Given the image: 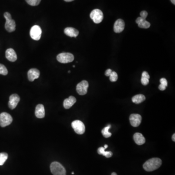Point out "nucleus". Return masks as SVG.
I'll list each match as a JSON object with an SVG mask.
<instances>
[{
	"instance_id": "obj_1",
	"label": "nucleus",
	"mask_w": 175,
	"mask_h": 175,
	"mask_svg": "<svg viewBox=\"0 0 175 175\" xmlns=\"http://www.w3.org/2000/svg\"><path fill=\"white\" fill-rule=\"evenodd\" d=\"M162 164V161L160 158H154L148 160L143 164V168L146 171L151 172L159 168Z\"/></svg>"
},
{
	"instance_id": "obj_2",
	"label": "nucleus",
	"mask_w": 175,
	"mask_h": 175,
	"mask_svg": "<svg viewBox=\"0 0 175 175\" xmlns=\"http://www.w3.org/2000/svg\"><path fill=\"white\" fill-rule=\"evenodd\" d=\"M50 170L54 175H66V171L62 164L58 162H53L51 164Z\"/></svg>"
},
{
	"instance_id": "obj_3",
	"label": "nucleus",
	"mask_w": 175,
	"mask_h": 175,
	"mask_svg": "<svg viewBox=\"0 0 175 175\" xmlns=\"http://www.w3.org/2000/svg\"><path fill=\"white\" fill-rule=\"evenodd\" d=\"M3 16L6 20L5 28L8 32H14L16 29V23L14 20L12 19L11 14L8 12H5Z\"/></svg>"
},
{
	"instance_id": "obj_4",
	"label": "nucleus",
	"mask_w": 175,
	"mask_h": 175,
	"mask_svg": "<svg viewBox=\"0 0 175 175\" xmlns=\"http://www.w3.org/2000/svg\"><path fill=\"white\" fill-rule=\"evenodd\" d=\"M74 58L73 55L70 52H62L57 57L58 61L62 63L71 62L74 60Z\"/></svg>"
},
{
	"instance_id": "obj_5",
	"label": "nucleus",
	"mask_w": 175,
	"mask_h": 175,
	"mask_svg": "<svg viewBox=\"0 0 175 175\" xmlns=\"http://www.w3.org/2000/svg\"><path fill=\"white\" fill-rule=\"evenodd\" d=\"M90 17L94 23H99L103 21L104 16L101 10L98 9H95L91 12Z\"/></svg>"
},
{
	"instance_id": "obj_6",
	"label": "nucleus",
	"mask_w": 175,
	"mask_h": 175,
	"mask_svg": "<svg viewBox=\"0 0 175 175\" xmlns=\"http://www.w3.org/2000/svg\"><path fill=\"white\" fill-rule=\"evenodd\" d=\"M72 127L74 129L75 132L78 134H83L85 131V127L84 124L80 120L73 121L72 122Z\"/></svg>"
},
{
	"instance_id": "obj_7",
	"label": "nucleus",
	"mask_w": 175,
	"mask_h": 175,
	"mask_svg": "<svg viewBox=\"0 0 175 175\" xmlns=\"http://www.w3.org/2000/svg\"><path fill=\"white\" fill-rule=\"evenodd\" d=\"M13 121L12 116L7 112H2L0 114V126L6 127L11 124Z\"/></svg>"
},
{
	"instance_id": "obj_8",
	"label": "nucleus",
	"mask_w": 175,
	"mask_h": 175,
	"mask_svg": "<svg viewBox=\"0 0 175 175\" xmlns=\"http://www.w3.org/2000/svg\"><path fill=\"white\" fill-rule=\"evenodd\" d=\"M42 30L38 25H34L31 28L30 31V35L32 39L35 41H38L42 36Z\"/></svg>"
},
{
	"instance_id": "obj_9",
	"label": "nucleus",
	"mask_w": 175,
	"mask_h": 175,
	"mask_svg": "<svg viewBox=\"0 0 175 175\" xmlns=\"http://www.w3.org/2000/svg\"><path fill=\"white\" fill-rule=\"evenodd\" d=\"M88 87H89V83L88 81L86 80H83L77 85V92L79 95H85L87 93Z\"/></svg>"
},
{
	"instance_id": "obj_10",
	"label": "nucleus",
	"mask_w": 175,
	"mask_h": 175,
	"mask_svg": "<svg viewBox=\"0 0 175 175\" xmlns=\"http://www.w3.org/2000/svg\"><path fill=\"white\" fill-rule=\"evenodd\" d=\"M142 116L138 114H132L129 117V121L131 126L134 127H138L141 123Z\"/></svg>"
},
{
	"instance_id": "obj_11",
	"label": "nucleus",
	"mask_w": 175,
	"mask_h": 175,
	"mask_svg": "<svg viewBox=\"0 0 175 175\" xmlns=\"http://www.w3.org/2000/svg\"><path fill=\"white\" fill-rule=\"evenodd\" d=\"M20 96L17 94H13L10 95L8 102L9 108L11 109H14L20 102Z\"/></svg>"
},
{
	"instance_id": "obj_12",
	"label": "nucleus",
	"mask_w": 175,
	"mask_h": 175,
	"mask_svg": "<svg viewBox=\"0 0 175 175\" xmlns=\"http://www.w3.org/2000/svg\"><path fill=\"white\" fill-rule=\"evenodd\" d=\"M125 22L122 19H118L114 24V31L116 33L122 32L125 29Z\"/></svg>"
},
{
	"instance_id": "obj_13",
	"label": "nucleus",
	"mask_w": 175,
	"mask_h": 175,
	"mask_svg": "<svg viewBox=\"0 0 175 175\" xmlns=\"http://www.w3.org/2000/svg\"><path fill=\"white\" fill-rule=\"evenodd\" d=\"M28 78L30 81H34L36 79L38 78L40 76V72L37 69L33 68L29 70L28 73Z\"/></svg>"
},
{
	"instance_id": "obj_14",
	"label": "nucleus",
	"mask_w": 175,
	"mask_h": 175,
	"mask_svg": "<svg viewBox=\"0 0 175 175\" xmlns=\"http://www.w3.org/2000/svg\"><path fill=\"white\" fill-rule=\"evenodd\" d=\"M6 58L11 62H15L17 59V56L14 50L9 48L6 52Z\"/></svg>"
},
{
	"instance_id": "obj_15",
	"label": "nucleus",
	"mask_w": 175,
	"mask_h": 175,
	"mask_svg": "<svg viewBox=\"0 0 175 175\" xmlns=\"http://www.w3.org/2000/svg\"><path fill=\"white\" fill-rule=\"evenodd\" d=\"M35 115L37 118H43L45 116V109L43 105L38 104L35 109Z\"/></svg>"
},
{
	"instance_id": "obj_16",
	"label": "nucleus",
	"mask_w": 175,
	"mask_h": 175,
	"mask_svg": "<svg viewBox=\"0 0 175 175\" xmlns=\"http://www.w3.org/2000/svg\"><path fill=\"white\" fill-rule=\"evenodd\" d=\"M77 102L74 96H70L68 98L65 99L63 102V106L65 109H69Z\"/></svg>"
},
{
	"instance_id": "obj_17",
	"label": "nucleus",
	"mask_w": 175,
	"mask_h": 175,
	"mask_svg": "<svg viewBox=\"0 0 175 175\" xmlns=\"http://www.w3.org/2000/svg\"><path fill=\"white\" fill-rule=\"evenodd\" d=\"M65 34L70 37L76 38L79 35V31L72 28H66L64 31Z\"/></svg>"
},
{
	"instance_id": "obj_18",
	"label": "nucleus",
	"mask_w": 175,
	"mask_h": 175,
	"mask_svg": "<svg viewBox=\"0 0 175 175\" xmlns=\"http://www.w3.org/2000/svg\"><path fill=\"white\" fill-rule=\"evenodd\" d=\"M133 139L135 142L138 145H142L146 142V139L143 137L142 134L140 133H136L133 136Z\"/></svg>"
},
{
	"instance_id": "obj_19",
	"label": "nucleus",
	"mask_w": 175,
	"mask_h": 175,
	"mask_svg": "<svg viewBox=\"0 0 175 175\" xmlns=\"http://www.w3.org/2000/svg\"><path fill=\"white\" fill-rule=\"evenodd\" d=\"M145 100H146V97L143 94H141L135 95L132 98V102L137 104L143 102Z\"/></svg>"
},
{
	"instance_id": "obj_20",
	"label": "nucleus",
	"mask_w": 175,
	"mask_h": 175,
	"mask_svg": "<svg viewBox=\"0 0 175 175\" xmlns=\"http://www.w3.org/2000/svg\"><path fill=\"white\" fill-rule=\"evenodd\" d=\"M105 148L103 147H100L98 149V152L99 155H103L106 158H110L112 156V153L111 151H105Z\"/></svg>"
},
{
	"instance_id": "obj_21",
	"label": "nucleus",
	"mask_w": 175,
	"mask_h": 175,
	"mask_svg": "<svg viewBox=\"0 0 175 175\" xmlns=\"http://www.w3.org/2000/svg\"><path fill=\"white\" fill-rule=\"evenodd\" d=\"M111 126L110 125H108L107 127H105L102 130V134L105 138H109L112 136V133L109 132L108 131L109 128H111Z\"/></svg>"
},
{
	"instance_id": "obj_22",
	"label": "nucleus",
	"mask_w": 175,
	"mask_h": 175,
	"mask_svg": "<svg viewBox=\"0 0 175 175\" xmlns=\"http://www.w3.org/2000/svg\"><path fill=\"white\" fill-rule=\"evenodd\" d=\"M138 24L139 28H150V23L146 20H143Z\"/></svg>"
},
{
	"instance_id": "obj_23",
	"label": "nucleus",
	"mask_w": 175,
	"mask_h": 175,
	"mask_svg": "<svg viewBox=\"0 0 175 175\" xmlns=\"http://www.w3.org/2000/svg\"><path fill=\"white\" fill-rule=\"evenodd\" d=\"M8 158V154L7 153H0V165H2L6 162Z\"/></svg>"
},
{
	"instance_id": "obj_24",
	"label": "nucleus",
	"mask_w": 175,
	"mask_h": 175,
	"mask_svg": "<svg viewBox=\"0 0 175 175\" xmlns=\"http://www.w3.org/2000/svg\"><path fill=\"white\" fill-rule=\"evenodd\" d=\"M118 79V75L115 72H112L109 76V80L111 82H116Z\"/></svg>"
},
{
	"instance_id": "obj_25",
	"label": "nucleus",
	"mask_w": 175,
	"mask_h": 175,
	"mask_svg": "<svg viewBox=\"0 0 175 175\" xmlns=\"http://www.w3.org/2000/svg\"><path fill=\"white\" fill-rule=\"evenodd\" d=\"M28 4L31 6H37L41 2V0H25Z\"/></svg>"
},
{
	"instance_id": "obj_26",
	"label": "nucleus",
	"mask_w": 175,
	"mask_h": 175,
	"mask_svg": "<svg viewBox=\"0 0 175 175\" xmlns=\"http://www.w3.org/2000/svg\"><path fill=\"white\" fill-rule=\"evenodd\" d=\"M8 73V69L5 66L0 64V74H2L3 76H6Z\"/></svg>"
},
{
	"instance_id": "obj_27",
	"label": "nucleus",
	"mask_w": 175,
	"mask_h": 175,
	"mask_svg": "<svg viewBox=\"0 0 175 175\" xmlns=\"http://www.w3.org/2000/svg\"><path fill=\"white\" fill-rule=\"evenodd\" d=\"M149 82V81L148 79L142 77L141 83L143 85H147L148 84Z\"/></svg>"
},
{
	"instance_id": "obj_28",
	"label": "nucleus",
	"mask_w": 175,
	"mask_h": 175,
	"mask_svg": "<svg viewBox=\"0 0 175 175\" xmlns=\"http://www.w3.org/2000/svg\"><path fill=\"white\" fill-rule=\"evenodd\" d=\"M160 83H161V84L164 86L166 87L168 86V81H167L166 79L164 78H162L160 79Z\"/></svg>"
},
{
	"instance_id": "obj_29",
	"label": "nucleus",
	"mask_w": 175,
	"mask_h": 175,
	"mask_svg": "<svg viewBox=\"0 0 175 175\" xmlns=\"http://www.w3.org/2000/svg\"><path fill=\"white\" fill-rule=\"evenodd\" d=\"M148 15V12L146 11H142L140 13L141 17L142 18V19H146Z\"/></svg>"
},
{
	"instance_id": "obj_30",
	"label": "nucleus",
	"mask_w": 175,
	"mask_h": 175,
	"mask_svg": "<svg viewBox=\"0 0 175 175\" xmlns=\"http://www.w3.org/2000/svg\"><path fill=\"white\" fill-rule=\"evenodd\" d=\"M142 78H147L148 79H149V78H150V76L149 75L148 73L146 71H144L142 72Z\"/></svg>"
},
{
	"instance_id": "obj_31",
	"label": "nucleus",
	"mask_w": 175,
	"mask_h": 175,
	"mask_svg": "<svg viewBox=\"0 0 175 175\" xmlns=\"http://www.w3.org/2000/svg\"><path fill=\"white\" fill-rule=\"evenodd\" d=\"M112 72V70H111V69H107V70L106 71V72H105V75H106V76H107V77H109Z\"/></svg>"
},
{
	"instance_id": "obj_32",
	"label": "nucleus",
	"mask_w": 175,
	"mask_h": 175,
	"mask_svg": "<svg viewBox=\"0 0 175 175\" xmlns=\"http://www.w3.org/2000/svg\"><path fill=\"white\" fill-rule=\"evenodd\" d=\"M146 20V19H142V18L141 17H138L136 20V22L137 23V24H139L140 22H142V21H143V20Z\"/></svg>"
},
{
	"instance_id": "obj_33",
	"label": "nucleus",
	"mask_w": 175,
	"mask_h": 175,
	"mask_svg": "<svg viewBox=\"0 0 175 175\" xmlns=\"http://www.w3.org/2000/svg\"><path fill=\"white\" fill-rule=\"evenodd\" d=\"M159 90H161V91H163L166 89V87L160 84L159 86Z\"/></svg>"
},
{
	"instance_id": "obj_34",
	"label": "nucleus",
	"mask_w": 175,
	"mask_h": 175,
	"mask_svg": "<svg viewBox=\"0 0 175 175\" xmlns=\"http://www.w3.org/2000/svg\"><path fill=\"white\" fill-rule=\"evenodd\" d=\"M172 140H173V141L175 142V134L174 133V134L172 136Z\"/></svg>"
},
{
	"instance_id": "obj_35",
	"label": "nucleus",
	"mask_w": 175,
	"mask_h": 175,
	"mask_svg": "<svg viewBox=\"0 0 175 175\" xmlns=\"http://www.w3.org/2000/svg\"><path fill=\"white\" fill-rule=\"evenodd\" d=\"M65 1L67 2H72L74 0H64Z\"/></svg>"
},
{
	"instance_id": "obj_36",
	"label": "nucleus",
	"mask_w": 175,
	"mask_h": 175,
	"mask_svg": "<svg viewBox=\"0 0 175 175\" xmlns=\"http://www.w3.org/2000/svg\"><path fill=\"white\" fill-rule=\"evenodd\" d=\"M104 148H105V149H106L107 148H108V146L107 144H105V146H104Z\"/></svg>"
},
{
	"instance_id": "obj_37",
	"label": "nucleus",
	"mask_w": 175,
	"mask_h": 175,
	"mask_svg": "<svg viewBox=\"0 0 175 175\" xmlns=\"http://www.w3.org/2000/svg\"><path fill=\"white\" fill-rule=\"evenodd\" d=\"M171 1L172 2V3L175 4V0H171Z\"/></svg>"
},
{
	"instance_id": "obj_38",
	"label": "nucleus",
	"mask_w": 175,
	"mask_h": 175,
	"mask_svg": "<svg viewBox=\"0 0 175 175\" xmlns=\"http://www.w3.org/2000/svg\"><path fill=\"white\" fill-rule=\"evenodd\" d=\"M112 175H117V174L115 173V172H113L112 174Z\"/></svg>"
},
{
	"instance_id": "obj_39",
	"label": "nucleus",
	"mask_w": 175,
	"mask_h": 175,
	"mask_svg": "<svg viewBox=\"0 0 175 175\" xmlns=\"http://www.w3.org/2000/svg\"><path fill=\"white\" fill-rule=\"evenodd\" d=\"M72 67H73V68H74V67H75V66L73 65V66H72Z\"/></svg>"
},
{
	"instance_id": "obj_40",
	"label": "nucleus",
	"mask_w": 175,
	"mask_h": 175,
	"mask_svg": "<svg viewBox=\"0 0 175 175\" xmlns=\"http://www.w3.org/2000/svg\"><path fill=\"white\" fill-rule=\"evenodd\" d=\"M70 72H71V71H68V72H69V73H70Z\"/></svg>"
},
{
	"instance_id": "obj_41",
	"label": "nucleus",
	"mask_w": 175,
	"mask_h": 175,
	"mask_svg": "<svg viewBox=\"0 0 175 175\" xmlns=\"http://www.w3.org/2000/svg\"><path fill=\"white\" fill-rule=\"evenodd\" d=\"M72 175H73V174H74V173H73V172H72Z\"/></svg>"
}]
</instances>
